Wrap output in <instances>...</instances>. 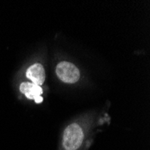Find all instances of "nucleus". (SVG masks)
<instances>
[{"instance_id": "1", "label": "nucleus", "mask_w": 150, "mask_h": 150, "mask_svg": "<svg viewBox=\"0 0 150 150\" xmlns=\"http://www.w3.org/2000/svg\"><path fill=\"white\" fill-rule=\"evenodd\" d=\"M84 133L77 124L67 126L63 135V146L66 150H76L83 142Z\"/></svg>"}, {"instance_id": "2", "label": "nucleus", "mask_w": 150, "mask_h": 150, "mask_svg": "<svg viewBox=\"0 0 150 150\" xmlns=\"http://www.w3.org/2000/svg\"><path fill=\"white\" fill-rule=\"evenodd\" d=\"M56 72L59 78L65 83L73 84L77 82L80 78V72L78 69L70 62H60L57 66Z\"/></svg>"}, {"instance_id": "3", "label": "nucleus", "mask_w": 150, "mask_h": 150, "mask_svg": "<svg viewBox=\"0 0 150 150\" xmlns=\"http://www.w3.org/2000/svg\"><path fill=\"white\" fill-rule=\"evenodd\" d=\"M26 76L30 80L33 81V83L40 86L44 83L45 80V72H44V67L39 64L36 63L33 66H31L26 71Z\"/></svg>"}, {"instance_id": "4", "label": "nucleus", "mask_w": 150, "mask_h": 150, "mask_svg": "<svg viewBox=\"0 0 150 150\" xmlns=\"http://www.w3.org/2000/svg\"><path fill=\"white\" fill-rule=\"evenodd\" d=\"M20 90L26 95L27 98L34 100L37 97L40 96L43 92L42 87L33 83H23L20 86Z\"/></svg>"}, {"instance_id": "5", "label": "nucleus", "mask_w": 150, "mask_h": 150, "mask_svg": "<svg viewBox=\"0 0 150 150\" xmlns=\"http://www.w3.org/2000/svg\"><path fill=\"white\" fill-rule=\"evenodd\" d=\"M42 100H43L42 96H39V97H37L34 101H35L37 103H42Z\"/></svg>"}]
</instances>
